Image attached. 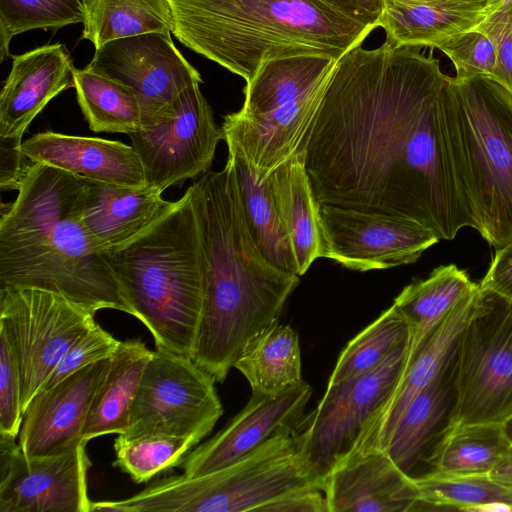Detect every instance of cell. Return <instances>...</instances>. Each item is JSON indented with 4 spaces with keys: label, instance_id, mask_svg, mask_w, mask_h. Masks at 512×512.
I'll list each match as a JSON object with an SVG mask.
<instances>
[{
    "label": "cell",
    "instance_id": "6da1fadb",
    "mask_svg": "<svg viewBox=\"0 0 512 512\" xmlns=\"http://www.w3.org/2000/svg\"><path fill=\"white\" fill-rule=\"evenodd\" d=\"M420 47H355L328 74L298 148L317 205L415 223L440 240L470 227L444 135L448 76Z\"/></svg>",
    "mask_w": 512,
    "mask_h": 512
},
{
    "label": "cell",
    "instance_id": "7a4b0ae2",
    "mask_svg": "<svg viewBox=\"0 0 512 512\" xmlns=\"http://www.w3.org/2000/svg\"><path fill=\"white\" fill-rule=\"evenodd\" d=\"M187 190L204 253V301L191 358L223 383L249 343L278 321L300 276L275 267L258 250L228 161Z\"/></svg>",
    "mask_w": 512,
    "mask_h": 512
},
{
    "label": "cell",
    "instance_id": "3957f363",
    "mask_svg": "<svg viewBox=\"0 0 512 512\" xmlns=\"http://www.w3.org/2000/svg\"><path fill=\"white\" fill-rule=\"evenodd\" d=\"M83 177L32 163L16 199L1 205L0 290L56 293L95 314L134 316L112 270L93 248L79 218Z\"/></svg>",
    "mask_w": 512,
    "mask_h": 512
},
{
    "label": "cell",
    "instance_id": "277c9868",
    "mask_svg": "<svg viewBox=\"0 0 512 512\" xmlns=\"http://www.w3.org/2000/svg\"><path fill=\"white\" fill-rule=\"evenodd\" d=\"M173 34L246 82L266 61L298 55L338 61L372 31L320 0H169Z\"/></svg>",
    "mask_w": 512,
    "mask_h": 512
},
{
    "label": "cell",
    "instance_id": "5b68a950",
    "mask_svg": "<svg viewBox=\"0 0 512 512\" xmlns=\"http://www.w3.org/2000/svg\"><path fill=\"white\" fill-rule=\"evenodd\" d=\"M101 256L155 347L191 358L204 301V253L189 191L149 228Z\"/></svg>",
    "mask_w": 512,
    "mask_h": 512
},
{
    "label": "cell",
    "instance_id": "8992f818",
    "mask_svg": "<svg viewBox=\"0 0 512 512\" xmlns=\"http://www.w3.org/2000/svg\"><path fill=\"white\" fill-rule=\"evenodd\" d=\"M441 104L451 168L470 227L501 248L512 241V93L489 77L448 76Z\"/></svg>",
    "mask_w": 512,
    "mask_h": 512
},
{
    "label": "cell",
    "instance_id": "52a82bcc",
    "mask_svg": "<svg viewBox=\"0 0 512 512\" xmlns=\"http://www.w3.org/2000/svg\"><path fill=\"white\" fill-rule=\"evenodd\" d=\"M300 422L225 468L196 477L167 476L129 498L93 502L92 510L265 512L294 492L321 488L306 458Z\"/></svg>",
    "mask_w": 512,
    "mask_h": 512
},
{
    "label": "cell",
    "instance_id": "ba28073f",
    "mask_svg": "<svg viewBox=\"0 0 512 512\" xmlns=\"http://www.w3.org/2000/svg\"><path fill=\"white\" fill-rule=\"evenodd\" d=\"M410 343L355 379L328 384L317 407L301 420L305 454L319 482L362 446H374L385 410L402 379Z\"/></svg>",
    "mask_w": 512,
    "mask_h": 512
},
{
    "label": "cell",
    "instance_id": "9c48e42d",
    "mask_svg": "<svg viewBox=\"0 0 512 512\" xmlns=\"http://www.w3.org/2000/svg\"><path fill=\"white\" fill-rule=\"evenodd\" d=\"M456 390L454 429L503 425L512 417V308L490 291L481 289L476 311L459 339Z\"/></svg>",
    "mask_w": 512,
    "mask_h": 512
},
{
    "label": "cell",
    "instance_id": "30bf717a",
    "mask_svg": "<svg viewBox=\"0 0 512 512\" xmlns=\"http://www.w3.org/2000/svg\"><path fill=\"white\" fill-rule=\"evenodd\" d=\"M215 383L192 358L156 348L133 402L129 427L121 435L191 437L200 443L223 414Z\"/></svg>",
    "mask_w": 512,
    "mask_h": 512
},
{
    "label": "cell",
    "instance_id": "8fae6325",
    "mask_svg": "<svg viewBox=\"0 0 512 512\" xmlns=\"http://www.w3.org/2000/svg\"><path fill=\"white\" fill-rule=\"evenodd\" d=\"M94 315L50 291L0 290V332L18 365L22 412L68 348L97 323Z\"/></svg>",
    "mask_w": 512,
    "mask_h": 512
},
{
    "label": "cell",
    "instance_id": "7c38bea8",
    "mask_svg": "<svg viewBox=\"0 0 512 512\" xmlns=\"http://www.w3.org/2000/svg\"><path fill=\"white\" fill-rule=\"evenodd\" d=\"M128 136L141 160L146 185L162 193L208 172L224 140L200 83L184 88L169 109Z\"/></svg>",
    "mask_w": 512,
    "mask_h": 512
},
{
    "label": "cell",
    "instance_id": "4fadbf2b",
    "mask_svg": "<svg viewBox=\"0 0 512 512\" xmlns=\"http://www.w3.org/2000/svg\"><path fill=\"white\" fill-rule=\"evenodd\" d=\"M17 437L0 433V512H90L88 442L27 458Z\"/></svg>",
    "mask_w": 512,
    "mask_h": 512
},
{
    "label": "cell",
    "instance_id": "5bb4252c",
    "mask_svg": "<svg viewBox=\"0 0 512 512\" xmlns=\"http://www.w3.org/2000/svg\"><path fill=\"white\" fill-rule=\"evenodd\" d=\"M321 258L355 271L384 270L416 262L440 240L399 218L317 205Z\"/></svg>",
    "mask_w": 512,
    "mask_h": 512
},
{
    "label": "cell",
    "instance_id": "9a60e30c",
    "mask_svg": "<svg viewBox=\"0 0 512 512\" xmlns=\"http://www.w3.org/2000/svg\"><path fill=\"white\" fill-rule=\"evenodd\" d=\"M86 68L131 88L142 110V125L164 113L187 86L202 83L199 71L174 45L171 33L150 32L95 48Z\"/></svg>",
    "mask_w": 512,
    "mask_h": 512
},
{
    "label": "cell",
    "instance_id": "2e32d148",
    "mask_svg": "<svg viewBox=\"0 0 512 512\" xmlns=\"http://www.w3.org/2000/svg\"><path fill=\"white\" fill-rule=\"evenodd\" d=\"M311 396L312 388L305 381L276 395L252 393L224 428L188 453L181 464L183 474L196 477L225 468L274 436L294 429Z\"/></svg>",
    "mask_w": 512,
    "mask_h": 512
},
{
    "label": "cell",
    "instance_id": "e0dca14e",
    "mask_svg": "<svg viewBox=\"0 0 512 512\" xmlns=\"http://www.w3.org/2000/svg\"><path fill=\"white\" fill-rule=\"evenodd\" d=\"M110 358L88 365L34 395L23 411L18 435L27 458L60 454L83 441L87 414Z\"/></svg>",
    "mask_w": 512,
    "mask_h": 512
},
{
    "label": "cell",
    "instance_id": "ac0fdd59",
    "mask_svg": "<svg viewBox=\"0 0 512 512\" xmlns=\"http://www.w3.org/2000/svg\"><path fill=\"white\" fill-rule=\"evenodd\" d=\"M456 403L455 352L440 373L407 405L382 448L412 481L433 473L438 452L454 429Z\"/></svg>",
    "mask_w": 512,
    "mask_h": 512
},
{
    "label": "cell",
    "instance_id": "d6986e66",
    "mask_svg": "<svg viewBox=\"0 0 512 512\" xmlns=\"http://www.w3.org/2000/svg\"><path fill=\"white\" fill-rule=\"evenodd\" d=\"M328 511L416 512L420 494L380 448L361 447L323 480Z\"/></svg>",
    "mask_w": 512,
    "mask_h": 512
},
{
    "label": "cell",
    "instance_id": "ffe728a7",
    "mask_svg": "<svg viewBox=\"0 0 512 512\" xmlns=\"http://www.w3.org/2000/svg\"><path fill=\"white\" fill-rule=\"evenodd\" d=\"M72 59L61 43L44 45L12 58L0 93V140L22 143L34 118L62 91L74 87Z\"/></svg>",
    "mask_w": 512,
    "mask_h": 512
},
{
    "label": "cell",
    "instance_id": "44dd1931",
    "mask_svg": "<svg viewBox=\"0 0 512 512\" xmlns=\"http://www.w3.org/2000/svg\"><path fill=\"white\" fill-rule=\"evenodd\" d=\"M173 202L148 185L131 187L83 177L79 197L80 222L101 253L117 248L155 223Z\"/></svg>",
    "mask_w": 512,
    "mask_h": 512
},
{
    "label": "cell",
    "instance_id": "7402d4cb",
    "mask_svg": "<svg viewBox=\"0 0 512 512\" xmlns=\"http://www.w3.org/2000/svg\"><path fill=\"white\" fill-rule=\"evenodd\" d=\"M21 150L33 163L87 179L131 187L146 185L136 150L120 141L46 131L23 141Z\"/></svg>",
    "mask_w": 512,
    "mask_h": 512
},
{
    "label": "cell",
    "instance_id": "603a6c76",
    "mask_svg": "<svg viewBox=\"0 0 512 512\" xmlns=\"http://www.w3.org/2000/svg\"><path fill=\"white\" fill-rule=\"evenodd\" d=\"M502 0H384L380 26L395 46L437 48L474 30Z\"/></svg>",
    "mask_w": 512,
    "mask_h": 512
},
{
    "label": "cell",
    "instance_id": "cb8c5ba5",
    "mask_svg": "<svg viewBox=\"0 0 512 512\" xmlns=\"http://www.w3.org/2000/svg\"><path fill=\"white\" fill-rule=\"evenodd\" d=\"M481 297L477 288L464 296L432 330L407 360L402 379L379 422L374 443L382 449L411 400L444 368L456 352L459 339Z\"/></svg>",
    "mask_w": 512,
    "mask_h": 512
},
{
    "label": "cell",
    "instance_id": "d4e9b609",
    "mask_svg": "<svg viewBox=\"0 0 512 512\" xmlns=\"http://www.w3.org/2000/svg\"><path fill=\"white\" fill-rule=\"evenodd\" d=\"M153 352L141 338L120 342L90 405L82 431L83 441L127 431L131 408Z\"/></svg>",
    "mask_w": 512,
    "mask_h": 512
},
{
    "label": "cell",
    "instance_id": "484cf974",
    "mask_svg": "<svg viewBox=\"0 0 512 512\" xmlns=\"http://www.w3.org/2000/svg\"><path fill=\"white\" fill-rule=\"evenodd\" d=\"M337 61L331 57L298 55L264 62L246 82L242 108L232 115L244 122L271 116L320 82Z\"/></svg>",
    "mask_w": 512,
    "mask_h": 512
},
{
    "label": "cell",
    "instance_id": "4316f807",
    "mask_svg": "<svg viewBox=\"0 0 512 512\" xmlns=\"http://www.w3.org/2000/svg\"><path fill=\"white\" fill-rule=\"evenodd\" d=\"M227 147V161L233 169L242 214L251 238L268 262L297 274L291 241L278 212L269 178L258 181L239 148L233 144H227Z\"/></svg>",
    "mask_w": 512,
    "mask_h": 512
},
{
    "label": "cell",
    "instance_id": "83f0119b",
    "mask_svg": "<svg viewBox=\"0 0 512 512\" xmlns=\"http://www.w3.org/2000/svg\"><path fill=\"white\" fill-rule=\"evenodd\" d=\"M274 200L293 248L297 274L304 275L321 258L317 203L300 151L269 177Z\"/></svg>",
    "mask_w": 512,
    "mask_h": 512
},
{
    "label": "cell",
    "instance_id": "f1b7e54d",
    "mask_svg": "<svg viewBox=\"0 0 512 512\" xmlns=\"http://www.w3.org/2000/svg\"><path fill=\"white\" fill-rule=\"evenodd\" d=\"M477 286L466 271L449 264L435 268L427 278L402 289L393 304L410 328L407 360L449 311Z\"/></svg>",
    "mask_w": 512,
    "mask_h": 512
},
{
    "label": "cell",
    "instance_id": "f546056e",
    "mask_svg": "<svg viewBox=\"0 0 512 512\" xmlns=\"http://www.w3.org/2000/svg\"><path fill=\"white\" fill-rule=\"evenodd\" d=\"M248 381L252 393L276 395L300 384L299 337L289 325H270L255 337L234 365Z\"/></svg>",
    "mask_w": 512,
    "mask_h": 512
},
{
    "label": "cell",
    "instance_id": "4dcf8cb0",
    "mask_svg": "<svg viewBox=\"0 0 512 512\" xmlns=\"http://www.w3.org/2000/svg\"><path fill=\"white\" fill-rule=\"evenodd\" d=\"M82 38L95 48L120 38L173 32L169 0H82Z\"/></svg>",
    "mask_w": 512,
    "mask_h": 512
},
{
    "label": "cell",
    "instance_id": "1f68e13d",
    "mask_svg": "<svg viewBox=\"0 0 512 512\" xmlns=\"http://www.w3.org/2000/svg\"><path fill=\"white\" fill-rule=\"evenodd\" d=\"M419 511L512 512V491L485 474L434 472L414 481Z\"/></svg>",
    "mask_w": 512,
    "mask_h": 512
},
{
    "label": "cell",
    "instance_id": "d6a6232c",
    "mask_svg": "<svg viewBox=\"0 0 512 512\" xmlns=\"http://www.w3.org/2000/svg\"><path fill=\"white\" fill-rule=\"evenodd\" d=\"M74 88L90 130L129 135L141 127V105L128 86L85 67L75 68Z\"/></svg>",
    "mask_w": 512,
    "mask_h": 512
},
{
    "label": "cell",
    "instance_id": "836d02e7",
    "mask_svg": "<svg viewBox=\"0 0 512 512\" xmlns=\"http://www.w3.org/2000/svg\"><path fill=\"white\" fill-rule=\"evenodd\" d=\"M410 339L407 321L392 304L347 343L328 384L349 381L374 370L395 349L410 343Z\"/></svg>",
    "mask_w": 512,
    "mask_h": 512
},
{
    "label": "cell",
    "instance_id": "e575fe53",
    "mask_svg": "<svg viewBox=\"0 0 512 512\" xmlns=\"http://www.w3.org/2000/svg\"><path fill=\"white\" fill-rule=\"evenodd\" d=\"M511 446L503 425L470 424L456 427L444 440L433 473H489Z\"/></svg>",
    "mask_w": 512,
    "mask_h": 512
},
{
    "label": "cell",
    "instance_id": "d590c367",
    "mask_svg": "<svg viewBox=\"0 0 512 512\" xmlns=\"http://www.w3.org/2000/svg\"><path fill=\"white\" fill-rule=\"evenodd\" d=\"M199 442L191 437L146 435L126 438L119 434L114 442L118 467L137 483H146L156 475L179 466Z\"/></svg>",
    "mask_w": 512,
    "mask_h": 512
},
{
    "label": "cell",
    "instance_id": "8d00e7d4",
    "mask_svg": "<svg viewBox=\"0 0 512 512\" xmlns=\"http://www.w3.org/2000/svg\"><path fill=\"white\" fill-rule=\"evenodd\" d=\"M83 21L82 0H0V61L10 56V42L18 34Z\"/></svg>",
    "mask_w": 512,
    "mask_h": 512
},
{
    "label": "cell",
    "instance_id": "74e56055",
    "mask_svg": "<svg viewBox=\"0 0 512 512\" xmlns=\"http://www.w3.org/2000/svg\"><path fill=\"white\" fill-rule=\"evenodd\" d=\"M453 63L456 78L484 76L494 79L497 51L492 39L474 29L438 47Z\"/></svg>",
    "mask_w": 512,
    "mask_h": 512
},
{
    "label": "cell",
    "instance_id": "f35d334b",
    "mask_svg": "<svg viewBox=\"0 0 512 512\" xmlns=\"http://www.w3.org/2000/svg\"><path fill=\"white\" fill-rule=\"evenodd\" d=\"M120 342L96 323L68 348L39 391L52 387L88 365L110 358Z\"/></svg>",
    "mask_w": 512,
    "mask_h": 512
},
{
    "label": "cell",
    "instance_id": "ab89813d",
    "mask_svg": "<svg viewBox=\"0 0 512 512\" xmlns=\"http://www.w3.org/2000/svg\"><path fill=\"white\" fill-rule=\"evenodd\" d=\"M18 365L6 336L0 332V433L18 437L23 412Z\"/></svg>",
    "mask_w": 512,
    "mask_h": 512
},
{
    "label": "cell",
    "instance_id": "60d3db41",
    "mask_svg": "<svg viewBox=\"0 0 512 512\" xmlns=\"http://www.w3.org/2000/svg\"><path fill=\"white\" fill-rule=\"evenodd\" d=\"M489 36L497 51L495 78L512 93V0L503 2L487 20L475 28Z\"/></svg>",
    "mask_w": 512,
    "mask_h": 512
},
{
    "label": "cell",
    "instance_id": "b9f144b4",
    "mask_svg": "<svg viewBox=\"0 0 512 512\" xmlns=\"http://www.w3.org/2000/svg\"><path fill=\"white\" fill-rule=\"evenodd\" d=\"M479 287L497 294L512 308V241L496 249Z\"/></svg>",
    "mask_w": 512,
    "mask_h": 512
},
{
    "label": "cell",
    "instance_id": "7bdbcfd3",
    "mask_svg": "<svg viewBox=\"0 0 512 512\" xmlns=\"http://www.w3.org/2000/svg\"><path fill=\"white\" fill-rule=\"evenodd\" d=\"M322 3L351 21L375 29L380 26L384 0H320Z\"/></svg>",
    "mask_w": 512,
    "mask_h": 512
},
{
    "label": "cell",
    "instance_id": "ee69618b",
    "mask_svg": "<svg viewBox=\"0 0 512 512\" xmlns=\"http://www.w3.org/2000/svg\"><path fill=\"white\" fill-rule=\"evenodd\" d=\"M22 143L0 140V187L17 189L31 162L21 150Z\"/></svg>",
    "mask_w": 512,
    "mask_h": 512
},
{
    "label": "cell",
    "instance_id": "f6af8a7d",
    "mask_svg": "<svg viewBox=\"0 0 512 512\" xmlns=\"http://www.w3.org/2000/svg\"><path fill=\"white\" fill-rule=\"evenodd\" d=\"M265 512H329L324 492L309 487L294 492L271 504Z\"/></svg>",
    "mask_w": 512,
    "mask_h": 512
},
{
    "label": "cell",
    "instance_id": "bcb514c9",
    "mask_svg": "<svg viewBox=\"0 0 512 512\" xmlns=\"http://www.w3.org/2000/svg\"><path fill=\"white\" fill-rule=\"evenodd\" d=\"M493 480L512 491V446L489 472Z\"/></svg>",
    "mask_w": 512,
    "mask_h": 512
},
{
    "label": "cell",
    "instance_id": "7dc6e473",
    "mask_svg": "<svg viewBox=\"0 0 512 512\" xmlns=\"http://www.w3.org/2000/svg\"><path fill=\"white\" fill-rule=\"evenodd\" d=\"M503 427L507 437L512 443V417L503 424Z\"/></svg>",
    "mask_w": 512,
    "mask_h": 512
},
{
    "label": "cell",
    "instance_id": "c3c4849f",
    "mask_svg": "<svg viewBox=\"0 0 512 512\" xmlns=\"http://www.w3.org/2000/svg\"><path fill=\"white\" fill-rule=\"evenodd\" d=\"M503 2L511 1V0H502Z\"/></svg>",
    "mask_w": 512,
    "mask_h": 512
}]
</instances>
